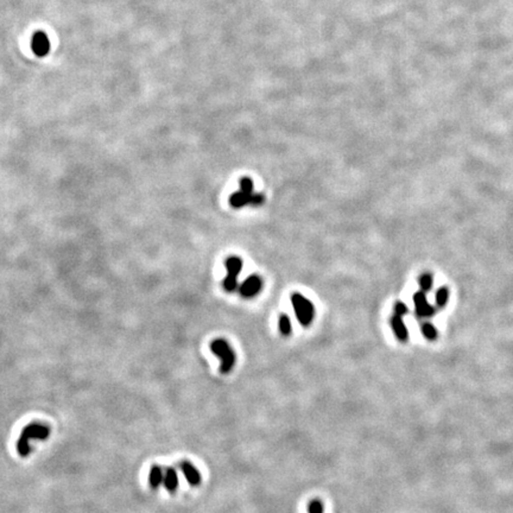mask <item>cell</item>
<instances>
[{
  "label": "cell",
  "instance_id": "cell-1",
  "mask_svg": "<svg viewBox=\"0 0 513 513\" xmlns=\"http://www.w3.org/2000/svg\"><path fill=\"white\" fill-rule=\"evenodd\" d=\"M50 436V426L44 423L32 422L24 426L20 436L17 441V451L21 458H26L31 454L32 445L35 441H45Z\"/></svg>",
  "mask_w": 513,
  "mask_h": 513
},
{
  "label": "cell",
  "instance_id": "cell-2",
  "mask_svg": "<svg viewBox=\"0 0 513 513\" xmlns=\"http://www.w3.org/2000/svg\"><path fill=\"white\" fill-rule=\"evenodd\" d=\"M210 349L221 360V373H230L235 365V354L230 344L224 338H215L210 344Z\"/></svg>",
  "mask_w": 513,
  "mask_h": 513
},
{
  "label": "cell",
  "instance_id": "cell-3",
  "mask_svg": "<svg viewBox=\"0 0 513 513\" xmlns=\"http://www.w3.org/2000/svg\"><path fill=\"white\" fill-rule=\"evenodd\" d=\"M291 303L298 322L302 326L308 327L314 320V316H315V308H314L312 303L299 292H294L291 295Z\"/></svg>",
  "mask_w": 513,
  "mask_h": 513
},
{
  "label": "cell",
  "instance_id": "cell-4",
  "mask_svg": "<svg viewBox=\"0 0 513 513\" xmlns=\"http://www.w3.org/2000/svg\"><path fill=\"white\" fill-rule=\"evenodd\" d=\"M227 269V276L223 280V289L228 292H233L238 289V277L242 270V260L239 256L232 255L224 262Z\"/></svg>",
  "mask_w": 513,
  "mask_h": 513
},
{
  "label": "cell",
  "instance_id": "cell-5",
  "mask_svg": "<svg viewBox=\"0 0 513 513\" xmlns=\"http://www.w3.org/2000/svg\"><path fill=\"white\" fill-rule=\"evenodd\" d=\"M413 304H415L416 308V314L418 317H422V319H428V317H433L435 315V308L431 304H429L426 299V295L424 291H417L415 295H413Z\"/></svg>",
  "mask_w": 513,
  "mask_h": 513
},
{
  "label": "cell",
  "instance_id": "cell-6",
  "mask_svg": "<svg viewBox=\"0 0 513 513\" xmlns=\"http://www.w3.org/2000/svg\"><path fill=\"white\" fill-rule=\"evenodd\" d=\"M262 278L258 274H252L239 287V292H240V295L244 298H252L259 294V291L262 290Z\"/></svg>",
  "mask_w": 513,
  "mask_h": 513
},
{
  "label": "cell",
  "instance_id": "cell-7",
  "mask_svg": "<svg viewBox=\"0 0 513 513\" xmlns=\"http://www.w3.org/2000/svg\"><path fill=\"white\" fill-rule=\"evenodd\" d=\"M180 469L183 473V475L185 477V480L188 481V483L190 486H198L202 481V475L201 473L198 472V469L192 465V463L188 461H183L180 463Z\"/></svg>",
  "mask_w": 513,
  "mask_h": 513
},
{
  "label": "cell",
  "instance_id": "cell-8",
  "mask_svg": "<svg viewBox=\"0 0 513 513\" xmlns=\"http://www.w3.org/2000/svg\"><path fill=\"white\" fill-rule=\"evenodd\" d=\"M31 45L34 52L38 56H45L50 50L49 38L46 37V35L43 34V32H38V34H36L34 36Z\"/></svg>",
  "mask_w": 513,
  "mask_h": 513
},
{
  "label": "cell",
  "instance_id": "cell-9",
  "mask_svg": "<svg viewBox=\"0 0 513 513\" xmlns=\"http://www.w3.org/2000/svg\"><path fill=\"white\" fill-rule=\"evenodd\" d=\"M390 324L393 329L395 336H397L398 340H401L403 342L408 341L409 338V331L408 328H406L404 321H403V317L398 315H393L390 320Z\"/></svg>",
  "mask_w": 513,
  "mask_h": 513
},
{
  "label": "cell",
  "instance_id": "cell-10",
  "mask_svg": "<svg viewBox=\"0 0 513 513\" xmlns=\"http://www.w3.org/2000/svg\"><path fill=\"white\" fill-rule=\"evenodd\" d=\"M164 481V469L158 465H153L149 472V484L152 490H157Z\"/></svg>",
  "mask_w": 513,
  "mask_h": 513
},
{
  "label": "cell",
  "instance_id": "cell-11",
  "mask_svg": "<svg viewBox=\"0 0 513 513\" xmlns=\"http://www.w3.org/2000/svg\"><path fill=\"white\" fill-rule=\"evenodd\" d=\"M163 483H164V487L166 488L167 492L174 493V492L176 491L177 487H178V476H177L176 470H175L174 468H170V467L164 470Z\"/></svg>",
  "mask_w": 513,
  "mask_h": 513
},
{
  "label": "cell",
  "instance_id": "cell-12",
  "mask_svg": "<svg viewBox=\"0 0 513 513\" xmlns=\"http://www.w3.org/2000/svg\"><path fill=\"white\" fill-rule=\"evenodd\" d=\"M253 194H247L245 191H237L234 192L233 195L231 196L230 203L232 207L234 208H241V207L251 205V200H252Z\"/></svg>",
  "mask_w": 513,
  "mask_h": 513
},
{
  "label": "cell",
  "instance_id": "cell-13",
  "mask_svg": "<svg viewBox=\"0 0 513 513\" xmlns=\"http://www.w3.org/2000/svg\"><path fill=\"white\" fill-rule=\"evenodd\" d=\"M449 301V290L448 288L442 287L436 291V295H435V302H436V305L438 308H444L447 305V303Z\"/></svg>",
  "mask_w": 513,
  "mask_h": 513
},
{
  "label": "cell",
  "instance_id": "cell-14",
  "mask_svg": "<svg viewBox=\"0 0 513 513\" xmlns=\"http://www.w3.org/2000/svg\"><path fill=\"white\" fill-rule=\"evenodd\" d=\"M420 330H422L423 336L426 338V340L434 341L436 340L438 336V333L436 330V328L434 327V324H431L430 322H424L420 327Z\"/></svg>",
  "mask_w": 513,
  "mask_h": 513
},
{
  "label": "cell",
  "instance_id": "cell-15",
  "mask_svg": "<svg viewBox=\"0 0 513 513\" xmlns=\"http://www.w3.org/2000/svg\"><path fill=\"white\" fill-rule=\"evenodd\" d=\"M418 283H419L420 289H422V291H424V292L430 291L431 288H433V283H434L433 274L429 273V272L422 273L418 278Z\"/></svg>",
  "mask_w": 513,
  "mask_h": 513
},
{
  "label": "cell",
  "instance_id": "cell-16",
  "mask_svg": "<svg viewBox=\"0 0 513 513\" xmlns=\"http://www.w3.org/2000/svg\"><path fill=\"white\" fill-rule=\"evenodd\" d=\"M279 329L281 334L288 336L291 333V321L288 315H281L279 317Z\"/></svg>",
  "mask_w": 513,
  "mask_h": 513
},
{
  "label": "cell",
  "instance_id": "cell-17",
  "mask_svg": "<svg viewBox=\"0 0 513 513\" xmlns=\"http://www.w3.org/2000/svg\"><path fill=\"white\" fill-rule=\"evenodd\" d=\"M308 513H324V504L320 499H314L308 505Z\"/></svg>",
  "mask_w": 513,
  "mask_h": 513
},
{
  "label": "cell",
  "instance_id": "cell-18",
  "mask_svg": "<svg viewBox=\"0 0 513 513\" xmlns=\"http://www.w3.org/2000/svg\"><path fill=\"white\" fill-rule=\"evenodd\" d=\"M240 190L247 192V194H253V182L251 178L242 177L240 180Z\"/></svg>",
  "mask_w": 513,
  "mask_h": 513
},
{
  "label": "cell",
  "instance_id": "cell-19",
  "mask_svg": "<svg viewBox=\"0 0 513 513\" xmlns=\"http://www.w3.org/2000/svg\"><path fill=\"white\" fill-rule=\"evenodd\" d=\"M408 312H409V309H408V306H406L405 303L399 302V301L394 303V315L403 317V316H405Z\"/></svg>",
  "mask_w": 513,
  "mask_h": 513
},
{
  "label": "cell",
  "instance_id": "cell-20",
  "mask_svg": "<svg viewBox=\"0 0 513 513\" xmlns=\"http://www.w3.org/2000/svg\"><path fill=\"white\" fill-rule=\"evenodd\" d=\"M264 202V196L262 194H253L251 200V206H259Z\"/></svg>",
  "mask_w": 513,
  "mask_h": 513
}]
</instances>
